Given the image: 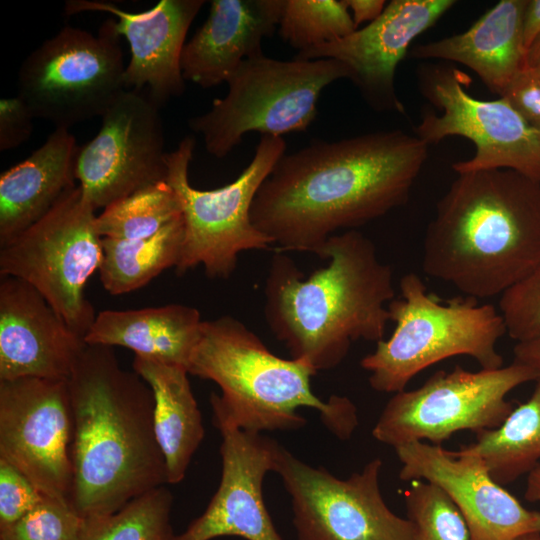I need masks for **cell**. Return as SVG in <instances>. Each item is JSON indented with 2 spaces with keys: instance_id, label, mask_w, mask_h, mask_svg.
<instances>
[{
  "instance_id": "obj_15",
  "label": "cell",
  "mask_w": 540,
  "mask_h": 540,
  "mask_svg": "<svg viewBox=\"0 0 540 540\" xmlns=\"http://www.w3.org/2000/svg\"><path fill=\"white\" fill-rule=\"evenodd\" d=\"M73 416L67 381H0V458L47 498L69 504Z\"/></svg>"
},
{
  "instance_id": "obj_30",
  "label": "cell",
  "mask_w": 540,
  "mask_h": 540,
  "mask_svg": "<svg viewBox=\"0 0 540 540\" xmlns=\"http://www.w3.org/2000/svg\"><path fill=\"white\" fill-rule=\"evenodd\" d=\"M345 0H284L278 32L298 52L356 30Z\"/></svg>"
},
{
  "instance_id": "obj_37",
  "label": "cell",
  "mask_w": 540,
  "mask_h": 540,
  "mask_svg": "<svg viewBox=\"0 0 540 540\" xmlns=\"http://www.w3.org/2000/svg\"><path fill=\"white\" fill-rule=\"evenodd\" d=\"M540 36V0H527L522 18V40L525 54Z\"/></svg>"
},
{
  "instance_id": "obj_21",
  "label": "cell",
  "mask_w": 540,
  "mask_h": 540,
  "mask_svg": "<svg viewBox=\"0 0 540 540\" xmlns=\"http://www.w3.org/2000/svg\"><path fill=\"white\" fill-rule=\"evenodd\" d=\"M284 0H212L206 21L185 43V81L202 88L227 82L246 59L263 54L262 42L278 27Z\"/></svg>"
},
{
  "instance_id": "obj_1",
  "label": "cell",
  "mask_w": 540,
  "mask_h": 540,
  "mask_svg": "<svg viewBox=\"0 0 540 540\" xmlns=\"http://www.w3.org/2000/svg\"><path fill=\"white\" fill-rule=\"evenodd\" d=\"M427 156L424 141L399 129L315 140L279 159L254 198L251 221L278 251L319 256L337 231L404 205Z\"/></svg>"
},
{
  "instance_id": "obj_9",
  "label": "cell",
  "mask_w": 540,
  "mask_h": 540,
  "mask_svg": "<svg viewBox=\"0 0 540 540\" xmlns=\"http://www.w3.org/2000/svg\"><path fill=\"white\" fill-rule=\"evenodd\" d=\"M120 36L113 17L96 34L63 27L24 59L16 95L55 128L102 117L125 90Z\"/></svg>"
},
{
  "instance_id": "obj_14",
  "label": "cell",
  "mask_w": 540,
  "mask_h": 540,
  "mask_svg": "<svg viewBox=\"0 0 540 540\" xmlns=\"http://www.w3.org/2000/svg\"><path fill=\"white\" fill-rule=\"evenodd\" d=\"M101 118L95 137L79 147L75 164L78 185L95 210L167 176L160 107L144 91L125 89Z\"/></svg>"
},
{
  "instance_id": "obj_27",
  "label": "cell",
  "mask_w": 540,
  "mask_h": 540,
  "mask_svg": "<svg viewBox=\"0 0 540 540\" xmlns=\"http://www.w3.org/2000/svg\"><path fill=\"white\" fill-rule=\"evenodd\" d=\"M183 240V216L147 238H102L103 259L98 271L104 289L111 295L126 294L176 267Z\"/></svg>"
},
{
  "instance_id": "obj_13",
  "label": "cell",
  "mask_w": 540,
  "mask_h": 540,
  "mask_svg": "<svg viewBox=\"0 0 540 540\" xmlns=\"http://www.w3.org/2000/svg\"><path fill=\"white\" fill-rule=\"evenodd\" d=\"M382 461H369L346 479L296 458L278 443L274 472L291 497L298 540H414L415 526L385 503Z\"/></svg>"
},
{
  "instance_id": "obj_4",
  "label": "cell",
  "mask_w": 540,
  "mask_h": 540,
  "mask_svg": "<svg viewBox=\"0 0 540 540\" xmlns=\"http://www.w3.org/2000/svg\"><path fill=\"white\" fill-rule=\"evenodd\" d=\"M540 263V183L514 170L457 174L423 240L424 272L475 299L502 295Z\"/></svg>"
},
{
  "instance_id": "obj_41",
  "label": "cell",
  "mask_w": 540,
  "mask_h": 540,
  "mask_svg": "<svg viewBox=\"0 0 540 540\" xmlns=\"http://www.w3.org/2000/svg\"><path fill=\"white\" fill-rule=\"evenodd\" d=\"M524 67L540 69V36L527 51Z\"/></svg>"
},
{
  "instance_id": "obj_2",
  "label": "cell",
  "mask_w": 540,
  "mask_h": 540,
  "mask_svg": "<svg viewBox=\"0 0 540 540\" xmlns=\"http://www.w3.org/2000/svg\"><path fill=\"white\" fill-rule=\"evenodd\" d=\"M73 416L70 506L83 518L115 513L168 484L154 431V397L113 347L87 344L67 380Z\"/></svg>"
},
{
  "instance_id": "obj_38",
  "label": "cell",
  "mask_w": 540,
  "mask_h": 540,
  "mask_svg": "<svg viewBox=\"0 0 540 540\" xmlns=\"http://www.w3.org/2000/svg\"><path fill=\"white\" fill-rule=\"evenodd\" d=\"M356 28L364 22L376 20L384 11V0H345Z\"/></svg>"
},
{
  "instance_id": "obj_8",
  "label": "cell",
  "mask_w": 540,
  "mask_h": 540,
  "mask_svg": "<svg viewBox=\"0 0 540 540\" xmlns=\"http://www.w3.org/2000/svg\"><path fill=\"white\" fill-rule=\"evenodd\" d=\"M195 140L184 137L167 153V183L176 192L184 220V240L175 267L178 275L203 266L210 278L226 279L235 271L244 251L272 245L251 221L254 198L272 169L285 154L282 137L263 135L253 159L231 183L212 190L191 186L188 172Z\"/></svg>"
},
{
  "instance_id": "obj_12",
  "label": "cell",
  "mask_w": 540,
  "mask_h": 540,
  "mask_svg": "<svg viewBox=\"0 0 540 540\" xmlns=\"http://www.w3.org/2000/svg\"><path fill=\"white\" fill-rule=\"evenodd\" d=\"M465 73L442 63L418 69L421 94L441 113L426 109L414 134L428 146L446 137L473 142L472 158L452 165L459 173L492 169L514 170L540 183V132L504 98L481 100L466 88Z\"/></svg>"
},
{
  "instance_id": "obj_28",
  "label": "cell",
  "mask_w": 540,
  "mask_h": 540,
  "mask_svg": "<svg viewBox=\"0 0 540 540\" xmlns=\"http://www.w3.org/2000/svg\"><path fill=\"white\" fill-rule=\"evenodd\" d=\"M182 216L174 189L161 181L112 203L96 217L101 238L133 240L155 235Z\"/></svg>"
},
{
  "instance_id": "obj_36",
  "label": "cell",
  "mask_w": 540,
  "mask_h": 540,
  "mask_svg": "<svg viewBox=\"0 0 540 540\" xmlns=\"http://www.w3.org/2000/svg\"><path fill=\"white\" fill-rule=\"evenodd\" d=\"M34 116L19 97L0 100V151L14 149L26 142L33 130Z\"/></svg>"
},
{
  "instance_id": "obj_7",
  "label": "cell",
  "mask_w": 540,
  "mask_h": 540,
  "mask_svg": "<svg viewBox=\"0 0 540 540\" xmlns=\"http://www.w3.org/2000/svg\"><path fill=\"white\" fill-rule=\"evenodd\" d=\"M339 79H348V70L335 59L261 54L243 61L226 82L227 94L190 118L188 126L202 136L210 155L224 158L249 132L282 137L306 131L322 91Z\"/></svg>"
},
{
  "instance_id": "obj_17",
  "label": "cell",
  "mask_w": 540,
  "mask_h": 540,
  "mask_svg": "<svg viewBox=\"0 0 540 540\" xmlns=\"http://www.w3.org/2000/svg\"><path fill=\"white\" fill-rule=\"evenodd\" d=\"M394 449L402 464L400 479L440 487L462 513L472 540H516L540 533V512L526 509L498 484L479 457L422 441Z\"/></svg>"
},
{
  "instance_id": "obj_34",
  "label": "cell",
  "mask_w": 540,
  "mask_h": 540,
  "mask_svg": "<svg viewBox=\"0 0 540 540\" xmlns=\"http://www.w3.org/2000/svg\"><path fill=\"white\" fill-rule=\"evenodd\" d=\"M45 498L24 474L0 458V528L14 523Z\"/></svg>"
},
{
  "instance_id": "obj_33",
  "label": "cell",
  "mask_w": 540,
  "mask_h": 540,
  "mask_svg": "<svg viewBox=\"0 0 540 540\" xmlns=\"http://www.w3.org/2000/svg\"><path fill=\"white\" fill-rule=\"evenodd\" d=\"M499 309L507 334L516 342L540 335V263L500 296Z\"/></svg>"
},
{
  "instance_id": "obj_3",
  "label": "cell",
  "mask_w": 540,
  "mask_h": 540,
  "mask_svg": "<svg viewBox=\"0 0 540 540\" xmlns=\"http://www.w3.org/2000/svg\"><path fill=\"white\" fill-rule=\"evenodd\" d=\"M320 258L327 265L309 276L277 251L265 282L264 314L291 358L317 372L338 366L352 342L384 339L395 298L392 268L358 230L332 235Z\"/></svg>"
},
{
  "instance_id": "obj_31",
  "label": "cell",
  "mask_w": 540,
  "mask_h": 540,
  "mask_svg": "<svg viewBox=\"0 0 540 540\" xmlns=\"http://www.w3.org/2000/svg\"><path fill=\"white\" fill-rule=\"evenodd\" d=\"M404 498L416 530L414 540H472L462 513L437 485L412 481Z\"/></svg>"
},
{
  "instance_id": "obj_26",
  "label": "cell",
  "mask_w": 540,
  "mask_h": 540,
  "mask_svg": "<svg viewBox=\"0 0 540 540\" xmlns=\"http://www.w3.org/2000/svg\"><path fill=\"white\" fill-rule=\"evenodd\" d=\"M460 451L479 457L500 485L528 474L540 461V379L530 398L511 411L502 424L476 433Z\"/></svg>"
},
{
  "instance_id": "obj_29",
  "label": "cell",
  "mask_w": 540,
  "mask_h": 540,
  "mask_svg": "<svg viewBox=\"0 0 540 540\" xmlns=\"http://www.w3.org/2000/svg\"><path fill=\"white\" fill-rule=\"evenodd\" d=\"M172 502L165 486L153 489L115 513L85 518L82 540H172Z\"/></svg>"
},
{
  "instance_id": "obj_40",
  "label": "cell",
  "mask_w": 540,
  "mask_h": 540,
  "mask_svg": "<svg viewBox=\"0 0 540 540\" xmlns=\"http://www.w3.org/2000/svg\"><path fill=\"white\" fill-rule=\"evenodd\" d=\"M524 497L531 502H540V463L528 473Z\"/></svg>"
},
{
  "instance_id": "obj_39",
  "label": "cell",
  "mask_w": 540,
  "mask_h": 540,
  "mask_svg": "<svg viewBox=\"0 0 540 540\" xmlns=\"http://www.w3.org/2000/svg\"><path fill=\"white\" fill-rule=\"evenodd\" d=\"M513 353L514 362L529 367L540 379V335L526 341L517 342Z\"/></svg>"
},
{
  "instance_id": "obj_23",
  "label": "cell",
  "mask_w": 540,
  "mask_h": 540,
  "mask_svg": "<svg viewBox=\"0 0 540 540\" xmlns=\"http://www.w3.org/2000/svg\"><path fill=\"white\" fill-rule=\"evenodd\" d=\"M526 4L527 0H501L465 32L417 45L409 55L465 65L501 96L525 65L522 18Z\"/></svg>"
},
{
  "instance_id": "obj_18",
  "label": "cell",
  "mask_w": 540,
  "mask_h": 540,
  "mask_svg": "<svg viewBox=\"0 0 540 540\" xmlns=\"http://www.w3.org/2000/svg\"><path fill=\"white\" fill-rule=\"evenodd\" d=\"M204 0H161L143 12L126 11L108 1L68 0L67 15L105 12L130 48L124 73L125 89L144 91L160 108L185 90L180 60L189 27Z\"/></svg>"
},
{
  "instance_id": "obj_5",
  "label": "cell",
  "mask_w": 540,
  "mask_h": 540,
  "mask_svg": "<svg viewBox=\"0 0 540 540\" xmlns=\"http://www.w3.org/2000/svg\"><path fill=\"white\" fill-rule=\"evenodd\" d=\"M188 373L215 382L221 394L210 397L213 423L243 431H292L306 420L298 409L319 412L322 423L341 440L358 425L357 409L347 397L327 401L311 389L317 371L298 359L274 355L258 336L232 316L202 323Z\"/></svg>"
},
{
  "instance_id": "obj_19",
  "label": "cell",
  "mask_w": 540,
  "mask_h": 540,
  "mask_svg": "<svg viewBox=\"0 0 540 540\" xmlns=\"http://www.w3.org/2000/svg\"><path fill=\"white\" fill-rule=\"evenodd\" d=\"M222 435L221 480L201 516L172 540H211L237 536L246 540H283L263 499V481L274 471L278 442L231 427Z\"/></svg>"
},
{
  "instance_id": "obj_10",
  "label": "cell",
  "mask_w": 540,
  "mask_h": 540,
  "mask_svg": "<svg viewBox=\"0 0 540 540\" xmlns=\"http://www.w3.org/2000/svg\"><path fill=\"white\" fill-rule=\"evenodd\" d=\"M95 211L76 185L42 219L0 247V275L35 288L84 339L96 318L85 287L103 259Z\"/></svg>"
},
{
  "instance_id": "obj_24",
  "label": "cell",
  "mask_w": 540,
  "mask_h": 540,
  "mask_svg": "<svg viewBox=\"0 0 540 540\" xmlns=\"http://www.w3.org/2000/svg\"><path fill=\"white\" fill-rule=\"evenodd\" d=\"M202 323L196 308L182 304L104 310L96 315L85 342L125 347L136 357L188 369Z\"/></svg>"
},
{
  "instance_id": "obj_42",
  "label": "cell",
  "mask_w": 540,
  "mask_h": 540,
  "mask_svg": "<svg viewBox=\"0 0 540 540\" xmlns=\"http://www.w3.org/2000/svg\"><path fill=\"white\" fill-rule=\"evenodd\" d=\"M516 540H540V533H530L520 536Z\"/></svg>"
},
{
  "instance_id": "obj_32",
  "label": "cell",
  "mask_w": 540,
  "mask_h": 540,
  "mask_svg": "<svg viewBox=\"0 0 540 540\" xmlns=\"http://www.w3.org/2000/svg\"><path fill=\"white\" fill-rule=\"evenodd\" d=\"M86 519L70 504L50 498L14 523L0 528V540H82Z\"/></svg>"
},
{
  "instance_id": "obj_16",
  "label": "cell",
  "mask_w": 540,
  "mask_h": 540,
  "mask_svg": "<svg viewBox=\"0 0 540 540\" xmlns=\"http://www.w3.org/2000/svg\"><path fill=\"white\" fill-rule=\"evenodd\" d=\"M454 0H392L383 13L350 35L298 52L299 59L342 62L363 100L375 111L405 113L395 72L413 40L431 28Z\"/></svg>"
},
{
  "instance_id": "obj_25",
  "label": "cell",
  "mask_w": 540,
  "mask_h": 540,
  "mask_svg": "<svg viewBox=\"0 0 540 540\" xmlns=\"http://www.w3.org/2000/svg\"><path fill=\"white\" fill-rule=\"evenodd\" d=\"M133 370L153 393L154 431L165 460L168 484L179 483L205 434L189 373L184 367L136 356Z\"/></svg>"
},
{
  "instance_id": "obj_20",
  "label": "cell",
  "mask_w": 540,
  "mask_h": 540,
  "mask_svg": "<svg viewBox=\"0 0 540 540\" xmlns=\"http://www.w3.org/2000/svg\"><path fill=\"white\" fill-rule=\"evenodd\" d=\"M86 345L35 288L0 275V381H67Z\"/></svg>"
},
{
  "instance_id": "obj_22",
  "label": "cell",
  "mask_w": 540,
  "mask_h": 540,
  "mask_svg": "<svg viewBox=\"0 0 540 540\" xmlns=\"http://www.w3.org/2000/svg\"><path fill=\"white\" fill-rule=\"evenodd\" d=\"M79 146L69 129L55 128L26 159L0 176V247L42 219L76 186Z\"/></svg>"
},
{
  "instance_id": "obj_35",
  "label": "cell",
  "mask_w": 540,
  "mask_h": 540,
  "mask_svg": "<svg viewBox=\"0 0 540 540\" xmlns=\"http://www.w3.org/2000/svg\"><path fill=\"white\" fill-rule=\"evenodd\" d=\"M500 97L540 132V69L523 67Z\"/></svg>"
},
{
  "instance_id": "obj_11",
  "label": "cell",
  "mask_w": 540,
  "mask_h": 540,
  "mask_svg": "<svg viewBox=\"0 0 540 540\" xmlns=\"http://www.w3.org/2000/svg\"><path fill=\"white\" fill-rule=\"evenodd\" d=\"M529 367L514 362L498 369L440 370L414 390L395 393L383 408L373 437L393 448L428 440L441 445L454 433L499 427L514 409L507 395L536 381Z\"/></svg>"
},
{
  "instance_id": "obj_6",
  "label": "cell",
  "mask_w": 540,
  "mask_h": 540,
  "mask_svg": "<svg viewBox=\"0 0 540 540\" xmlns=\"http://www.w3.org/2000/svg\"><path fill=\"white\" fill-rule=\"evenodd\" d=\"M399 289L400 297L387 306L395 323L391 336L360 362L375 391H403L419 372L457 355L472 357L481 369L503 366L497 343L507 330L493 305L468 296L440 300L412 272L401 278Z\"/></svg>"
}]
</instances>
